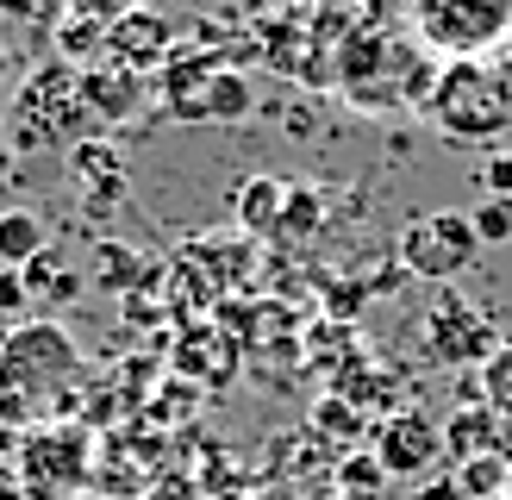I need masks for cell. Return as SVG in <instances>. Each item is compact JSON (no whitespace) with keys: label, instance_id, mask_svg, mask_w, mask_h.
<instances>
[{"label":"cell","instance_id":"obj_4","mask_svg":"<svg viewBox=\"0 0 512 500\" xmlns=\"http://www.w3.org/2000/svg\"><path fill=\"white\" fill-rule=\"evenodd\" d=\"M406 25L444 63H494L512 44V0H406Z\"/></svg>","mask_w":512,"mask_h":500},{"label":"cell","instance_id":"obj_28","mask_svg":"<svg viewBox=\"0 0 512 500\" xmlns=\"http://www.w3.org/2000/svg\"><path fill=\"white\" fill-rule=\"evenodd\" d=\"M7 75H13V50H7V38H0V88H7Z\"/></svg>","mask_w":512,"mask_h":500},{"label":"cell","instance_id":"obj_11","mask_svg":"<svg viewBox=\"0 0 512 500\" xmlns=\"http://www.w3.org/2000/svg\"><path fill=\"white\" fill-rule=\"evenodd\" d=\"M175 50V25L157 13V7H138V13H125L107 25V63H125V69H138L144 82L163 69V57Z\"/></svg>","mask_w":512,"mask_h":500},{"label":"cell","instance_id":"obj_2","mask_svg":"<svg viewBox=\"0 0 512 500\" xmlns=\"http://www.w3.org/2000/svg\"><path fill=\"white\" fill-rule=\"evenodd\" d=\"M338 75L350 107L363 113H394V107H425L438 69L419 57V38L394 32V25H356L338 50Z\"/></svg>","mask_w":512,"mask_h":500},{"label":"cell","instance_id":"obj_17","mask_svg":"<svg viewBox=\"0 0 512 500\" xmlns=\"http://www.w3.org/2000/svg\"><path fill=\"white\" fill-rule=\"evenodd\" d=\"M281 207H288V182H275V175H250L238 188V225L256 232V238H275Z\"/></svg>","mask_w":512,"mask_h":500},{"label":"cell","instance_id":"obj_15","mask_svg":"<svg viewBox=\"0 0 512 500\" xmlns=\"http://www.w3.org/2000/svg\"><path fill=\"white\" fill-rule=\"evenodd\" d=\"M69 175L82 182V194L94 200V207H119V194H125V157L113 144H75L69 150Z\"/></svg>","mask_w":512,"mask_h":500},{"label":"cell","instance_id":"obj_13","mask_svg":"<svg viewBox=\"0 0 512 500\" xmlns=\"http://www.w3.org/2000/svg\"><path fill=\"white\" fill-rule=\"evenodd\" d=\"M169 369H175V382H188L194 394L225 388V382H232V369H238V344L225 338V332H188L182 350L169 357Z\"/></svg>","mask_w":512,"mask_h":500},{"label":"cell","instance_id":"obj_12","mask_svg":"<svg viewBox=\"0 0 512 500\" xmlns=\"http://www.w3.org/2000/svg\"><path fill=\"white\" fill-rule=\"evenodd\" d=\"M150 100V82L125 63H88L82 69V107L94 125H132Z\"/></svg>","mask_w":512,"mask_h":500},{"label":"cell","instance_id":"obj_22","mask_svg":"<svg viewBox=\"0 0 512 500\" xmlns=\"http://www.w3.org/2000/svg\"><path fill=\"white\" fill-rule=\"evenodd\" d=\"M94 275H100L107 288H132L138 275H144V263H138L125 244H100V269H94Z\"/></svg>","mask_w":512,"mask_h":500},{"label":"cell","instance_id":"obj_27","mask_svg":"<svg viewBox=\"0 0 512 500\" xmlns=\"http://www.w3.org/2000/svg\"><path fill=\"white\" fill-rule=\"evenodd\" d=\"M19 307H25V282L13 269H0V313H19Z\"/></svg>","mask_w":512,"mask_h":500},{"label":"cell","instance_id":"obj_31","mask_svg":"<svg viewBox=\"0 0 512 500\" xmlns=\"http://www.w3.org/2000/svg\"><path fill=\"white\" fill-rule=\"evenodd\" d=\"M488 500H512V494H488Z\"/></svg>","mask_w":512,"mask_h":500},{"label":"cell","instance_id":"obj_8","mask_svg":"<svg viewBox=\"0 0 512 500\" xmlns=\"http://www.w3.org/2000/svg\"><path fill=\"white\" fill-rule=\"evenodd\" d=\"M394 257H400L406 275H419V282H431V288H450L463 269L481 263V238H475L469 213L438 207V213H413V219L400 225Z\"/></svg>","mask_w":512,"mask_h":500},{"label":"cell","instance_id":"obj_19","mask_svg":"<svg viewBox=\"0 0 512 500\" xmlns=\"http://www.w3.org/2000/svg\"><path fill=\"white\" fill-rule=\"evenodd\" d=\"M319 213H325V207H319V194L288 182V207H281L275 238H281V244H300V232H313V225H319Z\"/></svg>","mask_w":512,"mask_h":500},{"label":"cell","instance_id":"obj_6","mask_svg":"<svg viewBox=\"0 0 512 500\" xmlns=\"http://www.w3.org/2000/svg\"><path fill=\"white\" fill-rule=\"evenodd\" d=\"M419 344L438 369H481L500 350V319L463 288H431L419 313Z\"/></svg>","mask_w":512,"mask_h":500},{"label":"cell","instance_id":"obj_25","mask_svg":"<svg viewBox=\"0 0 512 500\" xmlns=\"http://www.w3.org/2000/svg\"><path fill=\"white\" fill-rule=\"evenodd\" d=\"M138 500H207V488L200 482H188V475H157Z\"/></svg>","mask_w":512,"mask_h":500},{"label":"cell","instance_id":"obj_14","mask_svg":"<svg viewBox=\"0 0 512 500\" xmlns=\"http://www.w3.org/2000/svg\"><path fill=\"white\" fill-rule=\"evenodd\" d=\"M506 444H512V432L481 407H456L450 419H444V457H456V463H475V457H506Z\"/></svg>","mask_w":512,"mask_h":500},{"label":"cell","instance_id":"obj_18","mask_svg":"<svg viewBox=\"0 0 512 500\" xmlns=\"http://www.w3.org/2000/svg\"><path fill=\"white\" fill-rule=\"evenodd\" d=\"M475 388H481V407L512 432V338H500V350L475 369Z\"/></svg>","mask_w":512,"mask_h":500},{"label":"cell","instance_id":"obj_7","mask_svg":"<svg viewBox=\"0 0 512 500\" xmlns=\"http://www.w3.org/2000/svg\"><path fill=\"white\" fill-rule=\"evenodd\" d=\"M94 482V438L82 425L44 419L19 438V488L32 500H75Z\"/></svg>","mask_w":512,"mask_h":500},{"label":"cell","instance_id":"obj_16","mask_svg":"<svg viewBox=\"0 0 512 500\" xmlns=\"http://www.w3.org/2000/svg\"><path fill=\"white\" fill-rule=\"evenodd\" d=\"M50 250V225L32 213V207H7L0 213V269H25L32 257H44Z\"/></svg>","mask_w":512,"mask_h":500},{"label":"cell","instance_id":"obj_23","mask_svg":"<svg viewBox=\"0 0 512 500\" xmlns=\"http://www.w3.org/2000/svg\"><path fill=\"white\" fill-rule=\"evenodd\" d=\"M150 7V0H63V19H88V25H113L125 13Z\"/></svg>","mask_w":512,"mask_h":500},{"label":"cell","instance_id":"obj_21","mask_svg":"<svg viewBox=\"0 0 512 500\" xmlns=\"http://www.w3.org/2000/svg\"><path fill=\"white\" fill-rule=\"evenodd\" d=\"M0 19H13V25H32V32H57V19H63V0H0Z\"/></svg>","mask_w":512,"mask_h":500},{"label":"cell","instance_id":"obj_9","mask_svg":"<svg viewBox=\"0 0 512 500\" xmlns=\"http://www.w3.org/2000/svg\"><path fill=\"white\" fill-rule=\"evenodd\" d=\"M369 457L381 463L388 482H425V475L444 463V425L431 413H419V407L388 413L375 425V450H369Z\"/></svg>","mask_w":512,"mask_h":500},{"label":"cell","instance_id":"obj_5","mask_svg":"<svg viewBox=\"0 0 512 500\" xmlns=\"http://www.w3.org/2000/svg\"><path fill=\"white\" fill-rule=\"evenodd\" d=\"M425 113L438 119L444 138L488 144L512 125V88L500 63H438V82L425 94Z\"/></svg>","mask_w":512,"mask_h":500},{"label":"cell","instance_id":"obj_29","mask_svg":"<svg viewBox=\"0 0 512 500\" xmlns=\"http://www.w3.org/2000/svg\"><path fill=\"white\" fill-rule=\"evenodd\" d=\"M500 75H506V88H512V50H506V57H500Z\"/></svg>","mask_w":512,"mask_h":500},{"label":"cell","instance_id":"obj_3","mask_svg":"<svg viewBox=\"0 0 512 500\" xmlns=\"http://www.w3.org/2000/svg\"><path fill=\"white\" fill-rule=\"evenodd\" d=\"M0 132H7L13 150H75V144H88L94 119L82 107V69H69L63 57L38 63L19 82V94L7 100Z\"/></svg>","mask_w":512,"mask_h":500},{"label":"cell","instance_id":"obj_26","mask_svg":"<svg viewBox=\"0 0 512 500\" xmlns=\"http://www.w3.org/2000/svg\"><path fill=\"white\" fill-rule=\"evenodd\" d=\"M388 475H381V463L375 457H363V463H344V488H381Z\"/></svg>","mask_w":512,"mask_h":500},{"label":"cell","instance_id":"obj_10","mask_svg":"<svg viewBox=\"0 0 512 500\" xmlns=\"http://www.w3.org/2000/svg\"><path fill=\"white\" fill-rule=\"evenodd\" d=\"M169 119H182V125H244L256 113V88H250V75L232 69V63H213L200 82H188L182 94L163 107Z\"/></svg>","mask_w":512,"mask_h":500},{"label":"cell","instance_id":"obj_1","mask_svg":"<svg viewBox=\"0 0 512 500\" xmlns=\"http://www.w3.org/2000/svg\"><path fill=\"white\" fill-rule=\"evenodd\" d=\"M82 382V350L63 325L32 319L0 338V425H44V413Z\"/></svg>","mask_w":512,"mask_h":500},{"label":"cell","instance_id":"obj_20","mask_svg":"<svg viewBox=\"0 0 512 500\" xmlns=\"http://www.w3.org/2000/svg\"><path fill=\"white\" fill-rule=\"evenodd\" d=\"M469 225H475L481 250H500V244H512V200H481V207L469 213Z\"/></svg>","mask_w":512,"mask_h":500},{"label":"cell","instance_id":"obj_32","mask_svg":"<svg viewBox=\"0 0 512 500\" xmlns=\"http://www.w3.org/2000/svg\"><path fill=\"white\" fill-rule=\"evenodd\" d=\"M19 500H32V494H19Z\"/></svg>","mask_w":512,"mask_h":500},{"label":"cell","instance_id":"obj_30","mask_svg":"<svg viewBox=\"0 0 512 500\" xmlns=\"http://www.w3.org/2000/svg\"><path fill=\"white\" fill-rule=\"evenodd\" d=\"M506 494H512V463H506Z\"/></svg>","mask_w":512,"mask_h":500},{"label":"cell","instance_id":"obj_24","mask_svg":"<svg viewBox=\"0 0 512 500\" xmlns=\"http://www.w3.org/2000/svg\"><path fill=\"white\" fill-rule=\"evenodd\" d=\"M481 188H488V200H512V150H494L481 163Z\"/></svg>","mask_w":512,"mask_h":500}]
</instances>
